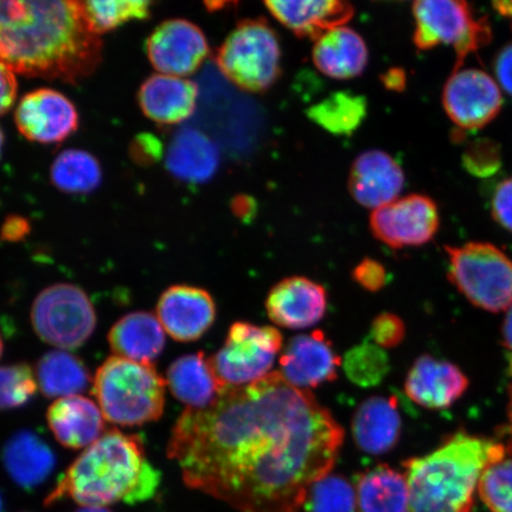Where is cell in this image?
I'll use <instances>...</instances> for the list:
<instances>
[{
	"instance_id": "1",
	"label": "cell",
	"mask_w": 512,
	"mask_h": 512,
	"mask_svg": "<svg viewBox=\"0 0 512 512\" xmlns=\"http://www.w3.org/2000/svg\"><path fill=\"white\" fill-rule=\"evenodd\" d=\"M344 430L309 390L279 371L187 408L168 444L189 488L241 512H297L332 470Z\"/></svg>"
},
{
	"instance_id": "2",
	"label": "cell",
	"mask_w": 512,
	"mask_h": 512,
	"mask_svg": "<svg viewBox=\"0 0 512 512\" xmlns=\"http://www.w3.org/2000/svg\"><path fill=\"white\" fill-rule=\"evenodd\" d=\"M81 2L0 0V62L27 78L78 83L102 61Z\"/></svg>"
},
{
	"instance_id": "3",
	"label": "cell",
	"mask_w": 512,
	"mask_h": 512,
	"mask_svg": "<svg viewBox=\"0 0 512 512\" xmlns=\"http://www.w3.org/2000/svg\"><path fill=\"white\" fill-rule=\"evenodd\" d=\"M160 484V472L146 457L137 434L111 430L86 448L60 477L46 504L72 499L81 507L106 508L117 503L149 501Z\"/></svg>"
},
{
	"instance_id": "4",
	"label": "cell",
	"mask_w": 512,
	"mask_h": 512,
	"mask_svg": "<svg viewBox=\"0 0 512 512\" xmlns=\"http://www.w3.org/2000/svg\"><path fill=\"white\" fill-rule=\"evenodd\" d=\"M505 456L504 444L458 432L426 456L406 460L409 512H472L480 477Z\"/></svg>"
},
{
	"instance_id": "5",
	"label": "cell",
	"mask_w": 512,
	"mask_h": 512,
	"mask_svg": "<svg viewBox=\"0 0 512 512\" xmlns=\"http://www.w3.org/2000/svg\"><path fill=\"white\" fill-rule=\"evenodd\" d=\"M165 389L166 381L153 364L114 355L96 371L92 393L106 420L132 427L163 415Z\"/></svg>"
},
{
	"instance_id": "6",
	"label": "cell",
	"mask_w": 512,
	"mask_h": 512,
	"mask_svg": "<svg viewBox=\"0 0 512 512\" xmlns=\"http://www.w3.org/2000/svg\"><path fill=\"white\" fill-rule=\"evenodd\" d=\"M448 279L479 309L498 313L512 306V259L488 242L446 246Z\"/></svg>"
},
{
	"instance_id": "7",
	"label": "cell",
	"mask_w": 512,
	"mask_h": 512,
	"mask_svg": "<svg viewBox=\"0 0 512 512\" xmlns=\"http://www.w3.org/2000/svg\"><path fill=\"white\" fill-rule=\"evenodd\" d=\"M216 63L224 78L242 91L265 92L280 75L278 36L262 19H246L224 40Z\"/></svg>"
},
{
	"instance_id": "8",
	"label": "cell",
	"mask_w": 512,
	"mask_h": 512,
	"mask_svg": "<svg viewBox=\"0 0 512 512\" xmlns=\"http://www.w3.org/2000/svg\"><path fill=\"white\" fill-rule=\"evenodd\" d=\"M415 47L431 50L439 46H453L456 66L473 53L488 46L492 31L488 19L473 15L471 6L462 0H419L413 4Z\"/></svg>"
},
{
	"instance_id": "9",
	"label": "cell",
	"mask_w": 512,
	"mask_h": 512,
	"mask_svg": "<svg viewBox=\"0 0 512 512\" xmlns=\"http://www.w3.org/2000/svg\"><path fill=\"white\" fill-rule=\"evenodd\" d=\"M30 317L36 335L62 350L80 348L96 328L91 299L81 287L73 284L44 288L32 304Z\"/></svg>"
},
{
	"instance_id": "10",
	"label": "cell",
	"mask_w": 512,
	"mask_h": 512,
	"mask_svg": "<svg viewBox=\"0 0 512 512\" xmlns=\"http://www.w3.org/2000/svg\"><path fill=\"white\" fill-rule=\"evenodd\" d=\"M281 347L283 336L273 326L236 322L209 364L223 388L246 386L271 374Z\"/></svg>"
},
{
	"instance_id": "11",
	"label": "cell",
	"mask_w": 512,
	"mask_h": 512,
	"mask_svg": "<svg viewBox=\"0 0 512 512\" xmlns=\"http://www.w3.org/2000/svg\"><path fill=\"white\" fill-rule=\"evenodd\" d=\"M443 106L460 131L482 130L502 111V89L484 70H453L444 87Z\"/></svg>"
},
{
	"instance_id": "12",
	"label": "cell",
	"mask_w": 512,
	"mask_h": 512,
	"mask_svg": "<svg viewBox=\"0 0 512 512\" xmlns=\"http://www.w3.org/2000/svg\"><path fill=\"white\" fill-rule=\"evenodd\" d=\"M440 226L437 204L432 198L413 194L373 211L371 232L389 247H420L433 240Z\"/></svg>"
},
{
	"instance_id": "13",
	"label": "cell",
	"mask_w": 512,
	"mask_h": 512,
	"mask_svg": "<svg viewBox=\"0 0 512 512\" xmlns=\"http://www.w3.org/2000/svg\"><path fill=\"white\" fill-rule=\"evenodd\" d=\"M15 124L30 142L51 145L72 137L78 131L80 117L66 95L56 89L40 88L19 100Z\"/></svg>"
},
{
	"instance_id": "14",
	"label": "cell",
	"mask_w": 512,
	"mask_h": 512,
	"mask_svg": "<svg viewBox=\"0 0 512 512\" xmlns=\"http://www.w3.org/2000/svg\"><path fill=\"white\" fill-rule=\"evenodd\" d=\"M206 35L187 19H168L153 30L146 41V55L158 74L185 78L207 60Z\"/></svg>"
},
{
	"instance_id": "15",
	"label": "cell",
	"mask_w": 512,
	"mask_h": 512,
	"mask_svg": "<svg viewBox=\"0 0 512 512\" xmlns=\"http://www.w3.org/2000/svg\"><path fill=\"white\" fill-rule=\"evenodd\" d=\"M341 366L334 344L324 331L316 330L288 342L280 357L279 373L292 386L307 390L335 381Z\"/></svg>"
},
{
	"instance_id": "16",
	"label": "cell",
	"mask_w": 512,
	"mask_h": 512,
	"mask_svg": "<svg viewBox=\"0 0 512 512\" xmlns=\"http://www.w3.org/2000/svg\"><path fill=\"white\" fill-rule=\"evenodd\" d=\"M157 318L175 341L195 342L206 335L215 322V300L200 287L171 286L158 300Z\"/></svg>"
},
{
	"instance_id": "17",
	"label": "cell",
	"mask_w": 512,
	"mask_h": 512,
	"mask_svg": "<svg viewBox=\"0 0 512 512\" xmlns=\"http://www.w3.org/2000/svg\"><path fill=\"white\" fill-rule=\"evenodd\" d=\"M328 307L324 286L304 277H290L275 285L266 299L268 317L281 328L302 330L323 319Z\"/></svg>"
},
{
	"instance_id": "18",
	"label": "cell",
	"mask_w": 512,
	"mask_h": 512,
	"mask_svg": "<svg viewBox=\"0 0 512 512\" xmlns=\"http://www.w3.org/2000/svg\"><path fill=\"white\" fill-rule=\"evenodd\" d=\"M469 384V379L456 364L424 355L409 370L405 392L416 405L441 411L462 398Z\"/></svg>"
},
{
	"instance_id": "19",
	"label": "cell",
	"mask_w": 512,
	"mask_h": 512,
	"mask_svg": "<svg viewBox=\"0 0 512 512\" xmlns=\"http://www.w3.org/2000/svg\"><path fill=\"white\" fill-rule=\"evenodd\" d=\"M405 174L388 153L371 150L358 156L351 166L349 189L354 200L369 209H380L400 198Z\"/></svg>"
},
{
	"instance_id": "20",
	"label": "cell",
	"mask_w": 512,
	"mask_h": 512,
	"mask_svg": "<svg viewBox=\"0 0 512 512\" xmlns=\"http://www.w3.org/2000/svg\"><path fill=\"white\" fill-rule=\"evenodd\" d=\"M197 99L194 81L163 74L150 76L138 92V104L145 117L165 126L187 121L196 110Z\"/></svg>"
},
{
	"instance_id": "21",
	"label": "cell",
	"mask_w": 512,
	"mask_h": 512,
	"mask_svg": "<svg viewBox=\"0 0 512 512\" xmlns=\"http://www.w3.org/2000/svg\"><path fill=\"white\" fill-rule=\"evenodd\" d=\"M47 421L56 440L72 450L93 445L105 431L101 409L82 395L56 400L48 409Z\"/></svg>"
},
{
	"instance_id": "22",
	"label": "cell",
	"mask_w": 512,
	"mask_h": 512,
	"mask_svg": "<svg viewBox=\"0 0 512 512\" xmlns=\"http://www.w3.org/2000/svg\"><path fill=\"white\" fill-rule=\"evenodd\" d=\"M352 435L371 456L392 451L399 443L402 420L395 396H373L363 401L352 419Z\"/></svg>"
},
{
	"instance_id": "23",
	"label": "cell",
	"mask_w": 512,
	"mask_h": 512,
	"mask_svg": "<svg viewBox=\"0 0 512 512\" xmlns=\"http://www.w3.org/2000/svg\"><path fill=\"white\" fill-rule=\"evenodd\" d=\"M312 60L320 73L335 80H351L368 66L366 42L354 29L341 25L315 40Z\"/></svg>"
},
{
	"instance_id": "24",
	"label": "cell",
	"mask_w": 512,
	"mask_h": 512,
	"mask_svg": "<svg viewBox=\"0 0 512 512\" xmlns=\"http://www.w3.org/2000/svg\"><path fill=\"white\" fill-rule=\"evenodd\" d=\"M266 8L277 21L299 37L317 40L324 32L347 24L354 15L349 3L338 0L312 2H266Z\"/></svg>"
},
{
	"instance_id": "25",
	"label": "cell",
	"mask_w": 512,
	"mask_h": 512,
	"mask_svg": "<svg viewBox=\"0 0 512 512\" xmlns=\"http://www.w3.org/2000/svg\"><path fill=\"white\" fill-rule=\"evenodd\" d=\"M220 153L207 134L185 127L172 138L166 151L165 164L179 181L203 183L219 168Z\"/></svg>"
},
{
	"instance_id": "26",
	"label": "cell",
	"mask_w": 512,
	"mask_h": 512,
	"mask_svg": "<svg viewBox=\"0 0 512 512\" xmlns=\"http://www.w3.org/2000/svg\"><path fill=\"white\" fill-rule=\"evenodd\" d=\"M165 342L162 324L149 312L128 313L108 334V343L115 356L139 363L155 362L162 355Z\"/></svg>"
},
{
	"instance_id": "27",
	"label": "cell",
	"mask_w": 512,
	"mask_h": 512,
	"mask_svg": "<svg viewBox=\"0 0 512 512\" xmlns=\"http://www.w3.org/2000/svg\"><path fill=\"white\" fill-rule=\"evenodd\" d=\"M166 386L191 409H202L219 398L224 389L203 352L177 358L166 373Z\"/></svg>"
},
{
	"instance_id": "28",
	"label": "cell",
	"mask_w": 512,
	"mask_h": 512,
	"mask_svg": "<svg viewBox=\"0 0 512 512\" xmlns=\"http://www.w3.org/2000/svg\"><path fill=\"white\" fill-rule=\"evenodd\" d=\"M3 463L15 483L31 489L50 476L56 459L47 443L34 432L24 430L12 435L6 443Z\"/></svg>"
},
{
	"instance_id": "29",
	"label": "cell",
	"mask_w": 512,
	"mask_h": 512,
	"mask_svg": "<svg viewBox=\"0 0 512 512\" xmlns=\"http://www.w3.org/2000/svg\"><path fill=\"white\" fill-rule=\"evenodd\" d=\"M356 512H409L406 475L387 465L363 472L356 486Z\"/></svg>"
},
{
	"instance_id": "30",
	"label": "cell",
	"mask_w": 512,
	"mask_h": 512,
	"mask_svg": "<svg viewBox=\"0 0 512 512\" xmlns=\"http://www.w3.org/2000/svg\"><path fill=\"white\" fill-rule=\"evenodd\" d=\"M35 375L42 394L57 400L80 395L92 382L91 374L80 358L63 350L42 356Z\"/></svg>"
},
{
	"instance_id": "31",
	"label": "cell",
	"mask_w": 512,
	"mask_h": 512,
	"mask_svg": "<svg viewBox=\"0 0 512 512\" xmlns=\"http://www.w3.org/2000/svg\"><path fill=\"white\" fill-rule=\"evenodd\" d=\"M50 179L55 188L67 194L86 195L100 187L102 169L91 152L68 149L51 164Z\"/></svg>"
},
{
	"instance_id": "32",
	"label": "cell",
	"mask_w": 512,
	"mask_h": 512,
	"mask_svg": "<svg viewBox=\"0 0 512 512\" xmlns=\"http://www.w3.org/2000/svg\"><path fill=\"white\" fill-rule=\"evenodd\" d=\"M366 115V99L350 92L331 94L309 110V117L316 124L339 136L356 131Z\"/></svg>"
},
{
	"instance_id": "33",
	"label": "cell",
	"mask_w": 512,
	"mask_h": 512,
	"mask_svg": "<svg viewBox=\"0 0 512 512\" xmlns=\"http://www.w3.org/2000/svg\"><path fill=\"white\" fill-rule=\"evenodd\" d=\"M89 28L101 36L132 21L151 16V2L145 0H112V2H81Z\"/></svg>"
},
{
	"instance_id": "34",
	"label": "cell",
	"mask_w": 512,
	"mask_h": 512,
	"mask_svg": "<svg viewBox=\"0 0 512 512\" xmlns=\"http://www.w3.org/2000/svg\"><path fill=\"white\" fill-rule=\"evenodd\" d=\"M389 356L373 342H363L344 356L343 369L348 379L363 388L379 386L389 373Z\"/></svg>"
},
{
	"instance_id": "35",
	"label": "cell",
	"mask_w": 512,
	"mask_h": 512,
	"mask_svg": "<svg viewBox=\"0 0 512 512\" xmlns=\"http://www.w3.org/2000/svg\"><path fill=\"white\" fill-rule=\"evenodd\" d=\"M304 505L306 512H356V490L344 477L329 473L311 486Z\"/></svg>"
},
{
	"instance_id": "36",
	"label": "cell",
	"mask_w": 512,
	"mask_h": 512,
	"mask_svg": "<svg viewBox=\"0 0 512 512\" xmlns=\"http://www.w3.org/2000/svg\"><path fill=\"white\" fill-rule=\"evenodd\" d=\"M478 491L492 512H512V456H505L483 472Z\"/></svg>"
},
{
	"instance_id": "37",
	"label": "cell",
	"mask_w": 512,
	"mask_h": 512,
	"mask_svg": "<svg viewBox=\"0 0 512 512\" xmlns=\"http://www.w3.org/2000/svg\"><path fill=\"white\" fill-rule=\"evenodd\" d=\"M37 389L36 375L28 364L0 367V411L27 405Z\"/></svg>"
},
{
	"instance_id": "38",
	"label": "cell",
	"mask_w": 512,
	"mask_h": 512,
	"mask_svg": "<svg viewBox=\"0 0 512 512\" xmlns=\"http://www.w3.org/2000/svg\"><path fill=\"white\" fill-rule=\"evenodd\" d=\"M464 168L476 177L495 175L502 166L501 147L492 139L480 138L466 146L463 155Z\"/></svg>"
},
{
	"instance_id": "39",
	"label": "cell",
	"mask_w": 512,
	"mask_h": 512,
	"mask_svg": "<svg viewBox=\"0 0 512 512\" xmlns=\"http://www.w3.org/2000/svg\"><path fill=\"white\" fill-rule=\"evenodd\" d=\"M406 336V326L399 316L384 312L377 316L370 326L371 342L382 349L398 347Z\"/></svg>"
},
{
	"instance_id": "40",
	"label": "cell",
	"mask_w": 512,
	"mask_h": 512,
	"mask_svg": "<svg viewBox=\"0 0 512 512\" xmlns=\"http://www.w3.org/2000/svg\"><path fill=\"white\" fill-rule=\"evenodd\" d=\"M356 283L369 292H379L388 283L386 268L379 261L364 259L352 271Z\"/></svg>"
},
{
	"instance_id": "41",
	"label": "cell",
	"mask_w": 512,
	"mask_h": 512,
	"mask_svg": "<svg viewBox=\"0 0 512 512\" xmlns=\"http://www.w3.org/2000/svg\"><path fill=\"white\" fill-rule=\"evenodd\" d=\"M494 220L512 234V177L497 185L491 200Z\"/></svg>"
},
{
	"instance_id": "42",
	"label": "cell",
	"mask_w": 512,
	"mask_h": 512,
	"mask_svg": "<svg viewBox=\"0 0 512 512\" xmlns=\"http://www.w3.org/2000/svg\"><path fill=\"white\" fill-rule=\"evenodd\" d=\"M130 153L133 162L139 165L157 163L163 156L162 142L153 134H139L131 144Z\"/></svg>"
},
{
	"instance_id": "43",
	"label": "cell",
	"mask_w": 512,
	"mask_h": 512,
	"mask_svg": "<svg viewBox=\"0 0 512 512\" xmlns=\"http://www.w3.org/2000/svg\"><path fill=\"white\" fill-rule=\"evenodd\" d=\"M18 95L16 73L0 62V117L8 113L15 105Z\"/></svg>"
},
{
	"instance_id": "44",
	"label": "cell",
	"mask_w": 512,
	"mask_h": 512,
	"mask_svg": "<svg viewBox=\"0 0 512 512\" xmlns=\"http://www.w3.org/2000/svg\"><path fill=\"white\" fill-rule=\"evenodd\" d=\"M494 73L498 86L512 96V42L505 44L496 54Z\"/></svg>"
},
{
	"instance_id": "45",
	"label": "cell",
	"mask_w": 512,
	"mask_h": 512,
	"mask_svg": "<svg viewBox=\"0 0 512 512\" xmlns=\"http://www.w3.org/2000/svg\"><path fill=\"white\" fill-rule=\"evenodd\" d=\"M30 233V224L21 216H10L0 229V238L3 241L18 242L27 238Z\"/></svg>"
},
{
	"instance_id": "46",
	"label": "cell",
	"mask_w": 512,
	"mask_h": 512,
	"mask_svg": "<svg viewBox=\"0 0 512 512\" xmlns=\"http://www.w3.org/2000/svg\"><path fill=\"white\" fill-rule=\"evenodd\" d=\"M383 80L388 88L395 89V91H401L406 85V75L400 69L390 70Z\"/></svg>"
},
{
	"instance_id": "47",
	"label": "cell",
	"mask_w": 512,
	"mask_h": 512,
	"mask_svg": "<svg viewBox=\"0 0 512 512\" xmlns=\"http://www.w3.org/2000/svg\"><path fill=\"white\" fill-rule=\"evenodd\" d=\"M504 347L512 351V306L507 311L502 328Z\"/></svg>"
},
{
	"instance_id": "48",
	"label": "cell",
	"mask_w": 512,
	"mask_h": 512,
	"mask_svg": "<svg viewBox=\"0 0 512 512\" xmlns=\"http://www.w3.org/2000/svg\"><path fill=\"white\" fill-rule=\"evenodd\" d=\"M492 6L499 15L509 19L512 29V2H495Z\"/></svg>"
},
{
	"instance_id": "49",
	"label": "cell",
	"mask_w": 512,
	"mask_h": 512,
	"mask_svg": "<svg viewBox=\"0 0 512 512\" xmlns=\"http://www.w3.org/2000/svg\"><path fill=\"white\" fill-rule=\"evenodd\" d=\"M505 434H507L510 439L509 452L512 454V384L509 390L508 426L505 428Z\"/></svg>"
},
{
	"instance_id": "50",
	"label": "cell",
	"mask_w": 512,
	"mask_h": 512,
	"mask_svg": "<svg viewBox=\"0 0 512 512\" xmlns=\"http://www.w3.org/2000/svg\"><path fill=\"white\" fill-rule=\"evenodd\" d=\"M76 512H111L107 508L82 507Z\"/></svg>"
},
{
	"instance_id": "51",
	"label": "cell",
	"mask_w": 512,
	"mask_h": 512,
	"mask_svg": "<svg viewBox=\"0 0 512 512\" xmlns=\"http://www.w3.org/2000/svg\"><path fill=\"white\" fill-rule=\"evenodd\" d=\"M3 147H4V133H3L2 128H0V157H2Z\"/></svg>"
},
{
	"instance_id": "52",
	"label": "cell",
	"mask_w": 512,
	"mask_h": 512,
	"mask_svg": "<svg viewBox=\"0 0 512 512\" xmlns=\"http://www.w3.org/2000/svg\"><path fill=\"white\" fill-rule=\"evenodd\" d=\"M4 345L2 341V337H0V357L3 355Z\"/></svg>"
},
{
	"instance_id": "53",
	"label": "cell",
	"mask_w": 512,
	"mask_h": 512,
	"mask_svg": "<svg viewBox=\"0 0 512 512\" xmlns=\"http://www.w3.org/2000/svg\"><path fill=\"white\" fill-rule=\"evenodd\" d=\"M2 508H3V503H2V498H0V512H2Z\"/></svg>"
}]
</instances>
